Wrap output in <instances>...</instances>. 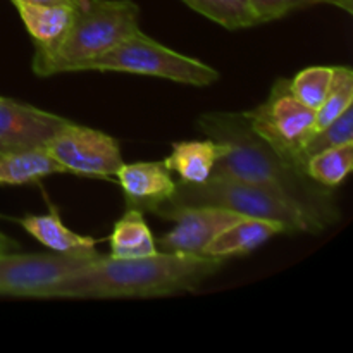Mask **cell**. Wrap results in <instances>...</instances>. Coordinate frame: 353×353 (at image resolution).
<instances>
[{
  "mask_svg": "<svg viewBox=\"0 0 353 353\" xmlns=\"http://www.w3.org/2000/svg\"><path fill=\"white\" fill-rule=\"evenodd\" d=\"M97 255L31 254L0 252V295L47 300L48 292L71 272L99 259Z\"/></svg>",
  "mask_w": 353,
  "mask_h": 353,
  "instance_id": "52a82bcc",
  "label": "cell"
},
{
  "mask_svg": "<svg viewBox=\"0 0 353 353\" xmlns=\"http://www.w3.org/2000/svg\"><path fill=\"white\" fill-rule=\"evenodd\" d=\"M45 148L68 174L109 179L124 164L116 138L72 121Z\"/></svg>",
  "mask_w": 353,
  "mask_h": 353,
  "instance_id": "ba28073f",
  "label": "cell"
},
{
  "mask_svg": "<svg viewBox=\"0 0 353 353\" xmlns=\"http://www.w3.org/2000/svg\"><path fill=\"white\" fill-rule=\"evenodd\" d=\"M353 168V143L327 148L307 161L305 171L319 185L334 188L347 179Z\"/></svg>",
  "mask_w": 353,
  "mask_h": 353,
  "instance_id": "ac0fdd59",
  "label": "cell"
},
{
  "mask_svg": "<svg viewBox=\"0 0 353 353\" xmlns=\"http://www.w3.org/2000/svg\"><path fill=\"white\" fill-rule=\"evenodd\" d=\"M0 252H2V250H0Z\"/></svg>",
  "mask_w": 353,
  "mask_h": 353,
  "instance_id": "4316f807",
  "label": "cell"
},
{
  "mask_svg": "<svg viewBox=\"0 0 353 353\" xmlns=\"http://www.w3.org/2000/svg\"><path fill=\"white\" fill-rule=\"evenodd\" d=\"M196 124L207 138L224 145L212 174L231 176L276 193L305 217L312 233H323L341 219L333 188L316 183L305 169L283 157L255 133L243 112H207Z\"/></svg>",
  "mask_w": 353,
  "mask_h": 353,
  "instance_id": "6da1fadb",
  "label": "cell"
},
{
  "mask_svg": "<svg viewBox=\"0 0 353 353\" xmlns=\"http://www.w3.org/2000/svg\"><path fill=\"white\" fill-rule=\"evenodd\" d=\"M243 114L259 137L264 138L283 157L300 165V154L314 134L316 110L303 105L293 95L290 79H276L268 99Z\"/></svg>",
  "mask_w": 353,
  "mask_h": 353,
  "instance_id": "8992f818",
  "label": "cell"
},
{
  "mask_svg": "<svg viewBox=\"0 0 353 353\" xmlns=\"http://www.w3.org/2000/svg\"><path fill=\"white\" fill-rule=\"evenodd\" d=\"M24 28L34 43V54L45 55L54 50L72 23V6L55 3L40 6L12 0Z\"/></svg>",
  "mask_w": 353,
  "mask_h": 353,
  "instance_id": "7c38bea8",
  "label": "cell"
},
{
  "mask_svg": "<svg viewBox=\"0 0 353 353\" xmlns=\"http://www.w3.org/2000/svg\"><path fill=\"white\" fill-rule=\"evenodd\" d=\"M286 233L285 226L276 221L257 219V217H240L236 223L228 226L226 230L221 231L205 248L203 255L210 257H236V255H245L254 252L261 245H264L269 238L276 234Z\"/></svg>",
  "mask_w": 353,
  "mask_h": 353,
  "instance_id": "4fadbf2b",
  "label": "cell"
},
{
  "mask_svg": "<svg viewBox=\"0 0 353 353\" xmlns=\"http://www.w3.org/2000/svg\"><path fill=\"white\" fill-rule=\"evenodd\" d=\"M23 230L30 236L40 241L43 247L50 248L55 254H71V255H97L99 252L95 250L97 240L90 236L74 233L69 230L61 221L57 209L52 203H48V212L40 214V216L23 217L19 221Z\"/></svg>",
  "mask_w": 353,
  "mask_h": 353,
  "instance_id": "5bb4252c",
  "label": "cell"
},
{
  "mask_svg": "<svg viewBox=\"0 0 353 353\" xmlns=\"http://www.w3.org/2000/svg\"><path fill=\"white\" fill-rule=\"evenodd\" d=\"M79 71L131 72L192 86H209L219 79V72L209 64L179 54L140 30L124 38L102 57L86 62Z\"/></svg>",
  "mask_w": 353,
  "mask_h": 353,
  "instance_id": "5b68a950",
  "label": "cell"
},
{
  "mask_svg": "<svg viewBox=\"0 0 353 353\" xmlns=\"http://www.w3.org/2000/svg\"><path fill=\"white\" fill-rule=\"evenodd\" d=\"M168 205L219 207L240 216L276 221L286 233H312L305 217L281 196L231 176L212 174L203 183L176 181V193Z\"/></svg>",
  "mask_w": 353,
  "mask_h": 353,
  "instance_id": "277c9868",
  "label": "cell"
},
{
  "mask_svg": "<svg viewBox=\"0 0 353 353\" xmlns=\"http://www.w3.org/2000/svg\"><path fill=\"white\" fill-rule=\"evenodd\" d=\"M69 123L57 114L0 97V154L45 148Z\"/></svg>",
  "mask_w": 353,
  "mask_h": 353,
  "instance_id": "30bf717a",
  "label": "cell"
},
{
  "mask_svg": "<svg viewBox=\"0 0 353 353\" xmlns=\"http://www.w3.org/2000/svg\"><path fill=\"white\" fill-rule=\"evenodd\" d=\"M316 0H250L252 12L257 24L278 21L293 10L316 6Z\"/></svg>",
  "mask_w": 353,
  "mask_h": 353,
  "instance_id": "603a6c76",
  "label": "cell"
},
{
  "mask_svg": "<svg viewBox=\"0 0 353 353\" xmlns=\"http://www.w3.org/2000/svg\"><path fill=\"white\" fill-rule=\"evenodd\" d=\"M353 143V107L350 105L340 117L327 124L323 130L316 131L310 137L303 147L302 154H300V165L305 169L307 161L312 155L319 154V152L327 150L333 147H341V145Z\"/></svg>",
  "mask_w": 353,
  "mask_h": 353,
  "instance_id": "7402d4cb",
  "label": "cell"
},
{
  "mask_svg": "<svg viewBox=\"0 0 353 353\" xmlns=\"http://www.w3.org/2000/svg\"><path fill=\"white\" fill-rule=\"evenodd\" d=\"M138 23L140 7L133 0H76L71 26L54 50L33 55V72L45 78L79 71L140 30Z\"/></svg>",
  "mask_w": 353,
  "mask_h": 353,
  "instance_id": "3957f363",
  "label": "cell"
},
{
  "mask_svg": "<svg viewBox=\"0 0 353 353\" xmlns=\"http://www.w3.org/2000/svg\"><path fill=\"white\" fill-rule=\"evenodd\" d=\"M109 241L114 259H140L159 252L143 212L138 209H126L114 224Z\"/></svg>",
  "mask_w": 353,
  "mask_h": 353,
  "instance_id": "e0dca14e",
  "label": "cell"
},
{
  "mask_svg": "<svg viewBox=\"0 0 353 353\" xmlns=\"http://www.w3.org/2000/svg\"><path fill=\"white\" fill-rule=\"evenodd\" d=\"M316 2L317 3H327V6H334L348 14L353 12V0H316Z\"/></svg>",
  "mask_w": 353,
  "mask_h": 353,
  "instance_id": "cb8c5ba5",
  "label": "cell"
},
{
  "mask_svg": "<svg viewBox=\"0 0 353 353\" xmlns=\"http://www.w3.org/2000/svg\"><path fill=\"white\" fill-rule=\"evenodd\" d=\"M353 102V71L347 65H334V74L331 88L326 99L316 110L314 133L340 117Z\"/></svg>",
  "mask_w": 353,
  "mask_h": 353,
  "instance_id": "ffe728a7",
  "label": "cell"
},
{
  "mask_svg": "<svg viewBox=\"0 0 353 353\" xmlns=\"http://www.w3.org/2000/svg\"><path fill=\"white\" fill-rule=\"evenodd\" d=\"M126 200V209L155 214L168 205L176 193V181L164 161L124 162L116 172Z\"/></svg>",
  "mask_w": 353,
  "mask_h": 353,
  "instance_id": "8fae6325",
  "label": "cell"
},
{
  "mask_svg": "<svg viewBox=\"0 0 353 353\" xmlns=\"http://www.w3.org/2000/svg\"><path fill=\"white\" fill-rule=\"evenodd\" d=\"M10 2H12V0H10ZM17 2L40 3V6H55V3H68V6H72L76 0H17Z\"/></svg>",
  "mask_w": 353,
  "mask_h": 353,
  "instance_id": "484cf974",
  "label": "cell"
},
{
  "mask_svg": "<svg viewBox=\"0 0 353 353\" xmlns=\"http://www.w3.org/2000/svg\"><path fill=\"white\" fill-rule=\"evenodd\" d=\"M155 216L174 221V228L155 241L159 252L195 255H203V248L221 231L243 217L231 210L207 205H164Z\"/></svg>",
  "mask_w": 353,
  "mask_h": 353,
  "instance_id": "9c48e42d",
  "label": "cell"
},
{
  "mask_svg": "<svg viewBox=\"0 0 353 353\" xmlns=\"http://www.w3.org/2000/svg\"><path fill=\"white\" fill-rule=\"evenodd\" d=\"M190 9L209 17L226 30L255 26L250 0H183Z\"/></svg>",
  "mask_w": 353,
  "mask_h": 353,
  "instance_id": "d6986e66",
  "label": "cell"
},
{
  "mask_svg": "<svg viewBox=\"0 0 353 353\" xmlns=\"http://www.w3.org/2000/svg\"><path fill=\"white\" fill-rule=\"evenodd\" d=\"M333 74L334 65H312L296 72L295 78L290 79V90L303 105L317 110L330 92Z\"/></svg>",
  "mask_w": 353,
  "mask_h": 353,
  "instance_id": "44dd1931",
  "label": "cell"
},
{
  "mask_svg": "<svg viewBox=\"0 0 353 353\" xmlns=\"http://www.w3.org/2000/svg\"><path fill=\"white\" fill-rule=\"evenodd\" d=\"M54 174H68L47 148L0 154V185H30Z\"/></svg>",
  "mask_w": 353,
  "mask_h": 353,
  "instance_id": "2e32d148",
  "label": "cell"
},
{
  "mask_svg": "<svg viewBox=\"0 0 353 353\" xmlns=\"http://www.w3.org/2000/svg\"><path fill=\"white\" fill-rule=\"evenodd\" d=\"M224 259L157 252L140 259L100 255L62 278L47 299H155L195 292L219 272Z\"/></svg>",
  "mask_w": 353,
  "mask_h": 353,
  "instance_id": "7a4b0ae2",
  "label": "cell"
},
{
  "mask_svg": "<svg viewBox=\"0 0 353 353\" xmlns=\"http://www.w3.org/2000/svg\"><path fill=\"white\" fill-rule=\"evenodd\" d=\"M0 250L2 252H12V250H19V243L9 238L7 234L0 233Z\"/></svg>",
  "mask_w": 353,
  "mask_h": 353,
  "instance_id": "d4e9b609",
  "label": "cell"
},
{
  "mask_svg": "<svg viewBox=\"0 0 353 353\" xmlns=\"http://www.w3.org/2000/svg\"><path fill=\"white\" fill-rule=\"evenodd\" d=\"M224 145L210 140L178 141L172 145L164 164L171 172L179 176L183 183H203L214 171L216 162L223 157Z\"/></svg>",
  "mask_w": 353,
  "mask_h": 353,
  "instance_id": "9a60e30c",
  "label": "cell"
}]
</instances>
